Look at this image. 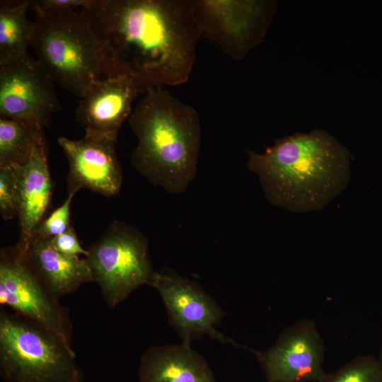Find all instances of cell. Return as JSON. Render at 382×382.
<instances>
[{
	"mask_svg": "<svg viewBox=\"0 0 382 382\" xmlns=\"http://www.w3.org/2000/svg\"><path fill=\"white\" fill-rule=\"evenodd\" d=\"M80 12L120 72L144 93L188 81L204 35L192 0H90Z\"/></svg>",
	"mask_w": 382,
	"mask_h": 382,
	"instance_id": "1",
	"label": "cell"
},
{
	"mask_svg": "<svg viewBox=\"0 0 382 382\" xmlns=\"http://www.w3.org/2000/svg\"><path fill=\"white\" fill-rule=\"evenodd\" d=\"M248 154L247 166L269 202L293 212L323 209L350 181L349 151L321 129L277 139L263 154Z\"/></svg>",
	"mask_w": 382,
	"mask_h": 382,
	"instance_id": "2",
	"label": "cell"
},
{
	"mask_svg": "<svg viewBox=\"0 0 382 382\" xmlns=\"http://www.w3.org/2000/svg\"><path fill=\"white\" fill-rule=\"evenodd\" d=\"M128 118L137 139L134 168L171 194L184 192L195 179L201 146L197 112L163 88H150Z\"/></svg>",
	"mask_w": 382,
	"mask_h": 382,
	"instance_id": "3",
	"label": "cell"
},
{
	"mask_svg": "<svg viewBox=\"0 0 382 382\" xmlns=\"http://www.w3.org/2000/svg\"><path fill=\"white\" fill-rule=\"evenodd\" d=\"M30 11V47L54 83L81 99L99 81L122 74L81 12L33 1Z\"/></svg>",
	"mask_w": 382,
	"mask_h": 382,
	"instance_id": "4",
	"label": "cell"
},
{
	"mask_svg": "<svg viewBox=\"0 0 382 382\" xmlns=\"http://www.w3.org/2000/svg\"><path fill=\"white\" fill-rule=\"evenodd\" d=\"M0 375L4 382H83L76 354L16 313H0Z\"/></svg>",
	"mask_w": 382,
	"mask_h": 382,
	"instance_id": "5",
	"label": "cell"
},
{
	"mask_svg": "<svg viewBox=\"0 0 382 382\" xmlns=\"http://www.w3.org/2000/svg\"><path fill=\"white\" fill-rule=\"evenodd\" d=\"M85 259L104 301L115 308L154 273L146 237L133 226L114 220L88 250Z\"/></svg>",
	"mask_w": 382,
	"mask_h": 382,
	"instance_id": "6",
	"label": "cell"
},
{
	"mask_svg": "<svg viewBox=\"0 0 382 382\" xmlns=\"http://www.w3.org/2000/svg\"><path fill=\"white\" fill-rule=\"evenodd\" d=\"M58 301L16 246L1 250V306L12 309L71 348V322L68 311Z\"/></svg>",
	"mask_w": 382,
	"mask_h": 382,
	"instance_id": "7",
	"label": "cell"
},
{
	"mask_svg": "<svg viewBox=\"0 0 382 382\" xmlns=\"http://www.w3.org/2000/svg\"><path fill=\"white\" fill-rule=\"evenodd\" d=\"M202 29L220 50L239 61L262 42L277 11L274 1L192 0Z\"/></svg>",
	"mask_w": 382,
	"mask_h": 382,
	"instance_id": "8",
	"label": "cell"
},
{
	"mask_svg": "<svg viewBox=\"0 0 382 382\" xmlns=\"http://www.w3.org/2000/svg\"><path fill=\"white\" fill-rule=\"evenodd\" d=\"M149 285L159 294L183 343L190 345L194 340L209 336L224 344L245 347L216 329L224 313L197 282L166 267L154 272Z\"/></svg>",
	"mask_w": 382,
	"mask_h": 382,
	"instance_id": "9",
	"label": "cell"
},
{
	"mask_svg": "<svg viewBox=\"0 0 382 382\" xmlns=\"http://www.w3.org/2000/svg\"><path fill=\"white\" fill-rule=\"evenodd\" d=\"M54 83L30 54L0 62V117L48 127L52 114L60 110Z\"/></svg>",
	"mask_w": 382,
	"mask_h": 382,
	"instance_id": "10",
	"label": "cell"
},
{
	"mask_svg": "<svg viewBox=\"0 0 382 382\" xmlns=\"http://www.w3.org/2000/svg\"><path fill=\"white\" fill-rule=\"evenodd\" d=\"M252 352L267 382H320L326 375L323 340L308 318L285 328L268 349Z\"/></svg>",
	"mask_w": 382,
	"mask_h": 382,
	"instance_id": "11",
	"label": "cell"
},
{
	"mask_svg": "<svg viewBox=\"0 0 382 382\" xmlns=\"http://www.w3.org/2000/svg\"><path fill=\"white\" fill-rule=\"evenodd\" d=\"M69 162L68 192L88 188L105 197L117 194L122 183L116 141L84 134L79 140L58 138Z\"/></svg>",
	"mask_w": 382,
	"mask_h": 382,
	"instance_id": "12",
	"label": "cell"
},
{
	"mask_svg": "<svg viewBox=\"0 0 382 382\" xmlns=\"http://www.w3.org/2000/svg\"><path fill=\"white\" fill-rule=\"evenodd\" d=\"M141 86L127 75H118L97 83L81 99L76 120L85 134L117 141L123 122L132 113V105Z\"/></svg>",
	"mask_w": 382,
	"mask_h": 382,
	"instance_id": "13",
	"label": "cell"
},
{
	"mask_svg": "<svg viewBox=\"0 0 382 382\" xmlns=\"http://www.w3.org/2000/svg\"><path fill=\"white\" fill-rule=\"evenodd\" d=\"M14 168L20 226V239L16 246L23 252L43 220L52 196V183L45 139L37 144L25 163Z\"/></svg>",
	"mask_w": 382,
	"mask_h": 382,
	"instance_id": "14",
	"label": "cell"
},
{
	"mask_svg": "<svg viewBox=\"0 0 382 382\" xmlns=\"http://www.w3.org/2000/svg\"><path fill=\"white\" fill-rule=\"evenodd\" d=\"M139 382H217L206 359L190 345L153 346L141 356Z\"/></svg>",
	"mask_w": 382,
	"mask_h": 382,
	"instance_id": "15",
	"label": "cell"
},
{
	"mask_svg": "<svg viewBox=\"0 0 382 382\" xmlns=\"http://www.w3.org/2000/svg\"><path fill=\"white\" fill-rule=\"evenodd\" d=\"M21 253L50 293L58 300L83 284L93 282L86 259L62 254L53 246L50 239L35 238Z\"/></svg>",
	"mask_w": 382,
	"mask_h": 382,
	"instance_id": "16",
	"label": "cell"
},
{
	"mask_svg": "<svg viewBox=\"0 0 382 382\" xmlns=\"http://www.w3.org/2000/svg\"><path fill=\"white\" fill-rule=\"evenodd\" d=\"M30 0L0 2V62L29 53L33 21L28 18Z\"/></svg>",
	"mask_w": 382,
	"mask_h": 382,
	"instance_id": "17",
	"label": "cell"
},
{
	"mask_svg": "<svg viewBox=\"0 0 382 382\" xmlns=\"http://www.w3.org/2000/svg\"><path fill=\"white\" fill-rule=\"evenodd\" d=\"M45 139L43 127L21 119L0 117V167H18L27 161Z\"/></svg>",
	"mask_w": 382,
	"mask_h": 382,
	"instance_id": "18",
	"label": "cell"
},
{
	"mask_svg": "<svg viewBox=\"0 0 382 382\" xmlns=\"http://www.w3.org/2000/svg\"><path fill=\"white\" fill-rule=\"evenodd\" d=\"M320 382H382L378 359L372 355H361L332 374H326Z\"/></svg>",
	"mask_w": 382,
	"mask_h": 382,
	"instance_id": "19",
	"label": "cell"
},
{
	"mask_svg": "<svg viewBox=\"0 0 382 382\" xmlns=\"http://www.w3.org/2000/svg\"><path fill=\"white\" fill-rule=\"evenodd\" d=\"M0 213L5 220L18 215L17 178L12 167H0Z\"/></svg>",
	"mask_w": 382,
	"mask_h": 382,
	"instance_id": "20",
	"label": "cell"
},
{
	"mask_svg": "<svg viewBox=\"0 0 382 382\" xmlns=\"http://www.w3.org/2000/svg\"><path fill=\"white\" fill-rule=\"evenodd\" d=\"M76 192H68V196L62 205L54 209L39 225L34 238L50 239L69 229L70 225V208Z\"/></svg>",
	"mask_w": 382,
	"mask_h": 382,
	"instance_id": "21",
	"label": "cell"
},
{
	"mask_svg": "<svg viewBox=\"0 0 382 382\" xmlns=\"http://www.w3.org/2000/svg\"><path fill=\"white\" fill-rule=\"evenodd\" d=\"M50 239L53 246L64 255L70 257L88 255V250L81 245L72 226L65 232Z\"/></svg>",
	"mask_w": 382,
	"mask_h": 382,
	"instance_id": "22",
	"label": "cell"
},
{
	"mask_svg": "<svg viewBox=\"0 0 382 382\" xmlns=\"http://www.w3.org/2000/svg\"><path fill=\"white\" fill-rule=\"evenodd\" d=\"M34 4L41 8L70 7L76 8L86 6L90 0H37Z\"/></svg>",
	"mask_w": 382,
	"mask_h": 382,
	"instance_id": "23",
	"label": "cell"
},
{
	"mask_svg": "<svg viewBox=\"0 0 382 382\" xmlns=\"http://www.w3.org/2000/svg\"><path fill=\"white\" fill-rule=\"evenodd\" d=\"M378 359V361H379V364H380V366H381V371H382V347L381 349L380 356H379V358Z\"/></svg>",
	"mask_w": 382,
	"mask_h": 382,
	"instance_id": "24",
	"label": "cell"
}]
</instances>
